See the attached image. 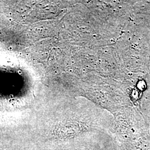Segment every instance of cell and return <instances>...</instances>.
Returning <instances> with one entry per match:
<instances>
[{
  "label": "cell",
  "mask_w": 150,
  "mask_h": 150,
  "mask_svg": "<svg viewBox=\"0 0 150 150\" xmlns=\"http://www.w3.org/2000/svg\"><path fill=\"white\" fill-rule=\"evenodd\" d=\"M106 132H91L81 136L74 140L75 144L73 147L66 150H104L103 146L100 145L99 139Z\"/></svg>",
  "instance_id": "1"
},
{
  "label": "cell",
  "mask_w": 150,
  "mask_h": 150,
  "mask_svg": "<svg viewBox=\"0 0 150 150\" xmlns=\"http://www.w3.org/2000/svg\"><path fill=\"white\" fill-rule=\"evenodd\" d=\"M149 131H150V129H149Z\"/></svg>",
  "instance_id": "2"
}]
</instances>
